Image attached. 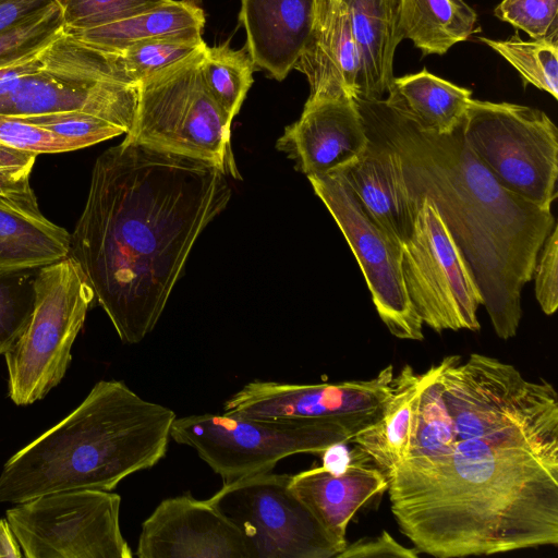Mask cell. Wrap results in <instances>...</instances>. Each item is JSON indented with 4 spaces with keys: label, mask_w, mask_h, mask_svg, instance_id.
I'll return each mask as SVG.
<instances>
[{
    "label": "cell",
    "mask_w": 558,
    "mask_h": 558,
    "mask_svg": "<svg viewBox=\"0 0 558 558\" xmlns=\"http://www.w3.org/2000/svg\"><path fill=\"white\" fill-rule=\"evenodd\" d=\"M445 451L388 477L392 514L418 553L457 558L558 545V396L472 353L441 365Z\"/></svg>",
    "instance_id": "6da1fadb"
},
{
    "label": "cell",
    "mask_w": 558,
    "mask_h": 558,
    "mask_svg": "<svg viewBox=\"0 0 558 558\" xmlns=\"http://www.w3.org/2000/svg\"><path fill=\"white\" fill-rule=\"evenodd\" d=\"M231 194L216 166L125 140L96 159L70 255L124 343L155 328L193 245Z\"/></svg>",
    "instance_id": "7a4b0ae2"
},
{
    "label": "cell",
    "mask_w": 558,
    "mask_h": 558,
    "mask_svg": "<svg viewBox=\"0 0 558 558\" xmlns=\"http://www.w3.org/2000/svg\"><path fill=\"white\" fill-rule=\"evenodd\" d=\"M367 134L399 155L411 201L437 207L465 259L496 335H517L521 293L556 220L504 189L464 142L460 125L450 135L423 131L383 100H356Z\"/></svg>",
    "instance_id": "3957f363"
},
{
    "label": "cell",
    "mask_w": 558,
    "mask_h": 558,
    "mask_svg": "<svg viewBox=\"0 0 558 558\" xmlns=\"http://www.w3.org/2000/svg\"><path fill=\"white\" fill-rule=\"evenodd\" d=\"M175 417L122 381L100 380L72 413L5 462L0 502L72 489L112 490L165 457Z\"/></svg>",
    "instance_id": "277c9868"
},
{
    "label": "cell",
    "mask_w": 558,
    "mask_h": 558,
    "mask_svg": "<svg viewBox=\"0 0 558 558\" xmlns=\"http://www.w3.org/2000/svg\"><path fill=\"white\" fill-rule=\"evenodd\" d=\"M384 411V409H383ZM381 412L350 420H283L227 414L175 417L171 438L193 448L223 483L270 472L283 458L318 454L338 442H350Z\"/></svg>",
    "instance_id": "5b68a950"
},
{
    "label": "cell",
    "mask_w": 558,
    "mask_h": 558,
    "mask_svg": "<svg viewBox=\"0 0 558 558\" xmlns=\"http://www.w3.org/2000/svg\"><path fill=\"white\" fill-rule=\"evenodd\" d=\"M207 45L137 85V104L124 140L216 166L239 178L232 157L231 121L202 75Z\"/></svg>",
    "instance_id": "8992f818"
},
{
    "label": "cell",
    "mask_w": 558,
    "mask_h": 558,
    "mask_svg": "<svg viewBox=\"0 0 558 558\" xmlns=\"http://www.w3.org/2000/svg\"><path fill=\"white\" fill-rule=\"evenodd\" d=\"M34 290L31 318L4 353L9 396L17 405L43 399L63 378L72 344L95 301L84 271L71 255L39 268Z\"/></svg>",
    "instance_id": "52a82bcc"
},
{
    "label": "cell",
    "mask_w": 558,
    "mask_h": 558,
    "mask_svg": "<svg viewBox=\"0 0 558 558\" xmlns=\"http://www.w3.org/2000/svg\"><path fill=\"white\" fill-rule=\"evenodd\" d=\"M461 135L506 190L544 209L557 197L558 130L542 110L471 99Z\"/></svg>",
    "instance_id": "ba28073f"
},
{
    "label": "cell",
    "mask_w": 558,
    "mask_h": 558,
    "mask_svg": "<svg viewBox=\"0 0 558 558\" xmlns=\"http://www.w3.org/2000/svg\"><path fill=\"white\" fill-rule=\"evenodd\" d=\"M120 505L110 490H64L17 504L7 521L27 558H132Z\"/></svg>",
    "instance_id": "9c48e42d"
},
{
    "label": "cell",
    "mask_w": 558,
    "mask_h": 558,
    "mask_svg": "<svg viewBox=\"0 0 558 558\" xmlns=\"http://www.w3.org/2000/svg\"><path fill=\"white\" fill-rule=\"evenodd\" d=\"M410 238L400 246L401 269L410 301L423 324L436 332L478 331L482 295L458 245L434 203L412 201Z\"/></svg>",
    "instance_id": "30bf717a"
},
{
    "label": "cell",
    "mask_w": 558,
    "mask_h": 558,
    "mask_svg": "<svg viewBox=\"0 0 558 558\" xmlns=\"http://www.w3.org/2000/svg\"><path fill=\"white\" fill-rule=\"evenodd\" d=\"M270 472L223 483L206 499L241 533L250 558H331L342 548L290 486Z\"/></svg>",
    "instance_id": "8fae6325"
},
{
    "label": "cell",
    "mask_w": 558,
    "mask_h": 558,
    "mask_svg": "<svg viewBox=\"0 0 558 558\" xmlns=\"http://www.w3.org/2000/svg\"><path fill=\"white\" fill-rule=\"evenodd\" d=\"M307 179L351 247L388 330L400 339L423 340V322L410 301L402 276L400 247L367 215L340 173Z\"/></svg>",
    "instance_id": "7c38bea8"
},
{
    "label": "cell",
    "mask_w": 558,
    "mask_h": 558,
    "mask_svg": "<svg viewBox=\"0 0 558 558\" xmlns=\"http://www.w3.org/2000/svg\"><path fill=\"white\" fill-rule=\"evenodd\" d=\"M395 388L392 365L368 380L289 384L253 380L223 403V414L283 420H350L381 412Z\"/></svg>",
    "instance_id": "4fadbf2b"
},
{
    "label": "cell",
    "mask_w": 558,
    "mask_h": 558,
    "mask_svg": "<svg viewBox=\"0 0 558 558\" xmlns=\"http://www.w3.org/2000/svg\"><path fill=\"white\" fill-rule=\"evenodd\" d=\"M38 54L0 69V114L29 117L75 110L110 121L125 134L131 130L137 86L69 85L46 73Z\"/></svg>",
    "instance_id": "5bb4252c"
},
{
    "label": "cell",
    "mask_w": 558,
    "mask_h": 558,
    "mask_svg": "<svg viewBox=\"0 0 558 558\" xmlns=\"http://www.w3.org/2000/svg\"><path fill=\"white\" fill-rule=\"evenodd\" d=\"M140 558H250L239 530L207 500H162L142 523Z\"/></svg>",
    "instance_id": "9a60e30c"
},
{
    "label": "cell",
    "mask_w": 558,
    "mask_h": 558,
    "mask_svg": "<svg viewBox=\"0 0 558 558\" xmlns=\"http://www.w3.org/2000/svg\"><path fill=\"white\" fill-rule=\"evenodd\" d=\"M369 136L351 98L307 99L300 119L287 126L278 149L307 177L339 172L366 149Z\"/></svg>",
    "instance_id": "2e32d148"
},
{
    "label": "cell",
    "mask_w": 558,
    "mask_h": 558,
    "mask_svg": "<svg viewBox=\"0 0 558 558\" xmlns=\"http://www.w3.org/2000/svg\"><path fill=\"white\" fill-rule=\"evenodd\" d=\"M293 70L307 78V99L359 98L361 61L342 0H314L311 28Z\"/></svg>",
    "instance_id": "e0dca14e"
},
{
    "label": "cell",
    "mask_w": 558,
    "mask_h": 558,
    "mask_svg": "<svg viewBox=\"0 0 558 558\" xmlns=\"http://www.w3.org/2000/svg\"><path fill=\"white\" fill-rule=\"evenodd\" d=\"M338 173L373 221L400 247L412 233L415 209L398 153L369 136L365 151Z\"/></svg>",
    "instance_id": "ac0fdd59"
},
{
    "label": "cell",
    "mask_w": 558,
    "mask_h": 558,
    "mask_svg": "<svg viewBox=\"0 0 558 558\" xmlns=\"http://www.w3.org/2000/svg\"><path fill=\"white\" fill-rule=\"evenodd\" d=\"M314 0H241L239 19L255 65L283 81L308 35Z\"/></svg>",
    "instance_id": "d6986e66"
},
{
    "label": "cell",
    "mask_w": 558,
    "mask_h": 558,
    "mask_svg": "<svg viewBox=\"0 0 558 558\" xmlns=\"http://www.w3.org/2000/svg\"><path fill=\"white\" fill-rule=\"evenodd\" d=\"M365 459L356 458L341 473H332L322 465L290 478L294 494L342 549L347 545V526L354 513L388 488L386 475L377 468L365 466L362 463Z\"/></svg>",
    "instance_id": "ffe728a7"
},
{
    "label": "cell",
    "mask_w": 558,
    "mask_h": 558,
    "mask_svg": "<svg viewBox=\"0 0 558 558\" xmlns=\"http://www.w3.org/2000/svg\"><path fill=\"white\" fill-rule=\"evenodd\" d=\"M71 253V234L48 220L26 185L0 192V271L39 269Z\"/></svg>",
    "instance_id": "44dd1931"
},
{
    "label": "cell",
    "mask_w": 558,
    "mask_h": 558,
    "mask_svg": "<svg viewBox=\"0 0 558 558\" xmlns=\"http://www.w3.org/2000/svg\"><path fill=\"white\" fill-rule=\"evenodd\" d=\"M342 1L348 9L361 61L357 99L383 100L395 78V51L402 40L399 0Z\"/></svg>",
    "instance_id": "7402d4cb"
},
{
    "label": "cell",
    "mask_w": 558,
    "mask_h": 558,
    "mask_svg": "<svg viewBox=\"0 0 558 558\" xmlns=\"http://www.w3.org/2000/svg\"><path fill=\"white\" fill-rule=\"evenodd\" d=\"M472 90L429 73L395 77L383 101L418 129L437 135H450L462 122L472 99Z\"/></svg>",
    "instance_id": "603a6c76"
},
{
    "label": "cell",
    "mask_w": 558,
    "mask_h": 558,
    "mask_svg": "<svg viewBox=\"0 0 558 558\" xmlns=\"http://www.w3.org/2000/svg\"><path fill=\"white\" fill-rule=\"evenodd\" d=\"M423 385L418 374L405 365L395 376V388L380 417L361 429L352 442L372 460L388 478L408 454Z\"/></svg>",
    "instance_id": "cb8c5ba5"
},
{
    "label": "cell",
    "mask_w": 558,
    "mask_h": 558,
    "mask_svg": "<svg viewBox=\"0 0 558 558\" xmlns=\"http://www.w3.org/2000/svg\"><path fill=\"white\" fill-rule=\"evenodd\" d=\"M205 14L195 0H170L156 9L107 25L64 31L94 47L121 51L162 38H202Z\"/></svg>",
    "instance_id": "d4e9b609"
},
{
    "label": "cell",
    "mask_w": 558,
    "mask_h": 558,
    "mask_svg": "<svg viewBox=\"0 0 558 558\" xmlns=\"http://www.w3.org/2000/svg\"><path fill=\"white\" fill-rule=\"evenodd\" d=\"M477 21L463 0H399V31L423 56L445 54L466 40Z\"/></svg>",
    "instance_id": "484cf974"
},
{
    "label": "cell",
    "mask_w": 558,
    "mask_h": 558,
    "mask_svg": "<svg viewBox=\"0 0 558 558\" xmlns=\"http://www.w3.org/2000/svg\"><path fill=\"white\" fill-rule=\"evenodd\" d=\"M41 69L54 78L77 87L102 83L131 85L114 51L86 44L64 31L38 54Z\"/></svg>",
    "instance_id": "4316f807"
},
{
    "label": "cell",
    "mask_w": 558,
    "mask_h": 558,
    "mask_svg": "<svg viewBox=\"0 0 558 558\" xmlns=\"http://www.w3.org/2000/svg\"><path fill=\"white\" fill-rule=\"evenodd\" d=\"M254 66L246 46L232 49L222 44L205 48L202 62L204 83L231 122L253 83Z\"/></svg>",
    "instance_id": "83f0119b"
},
{
    "label": "cell",
    "mask_w": 558,
    "mask_h": 558,
    "mask_svg": "<svg viewBox=\"0 0 558 558\" xmlns=\"http://www.w3.org/2000/svg\"><path fill=\"white\" fill-rule=\"evenodd\" d=\"M521 75L524 85L532 84L558 98V40L531 39L522 40L513 35L506 40L478 37Z\"/></svg>",
    "instance_id": "f1b7e54d"
},
{
    "label": "cell",
    "mask_w": 558,
    "mask_h": 558,
    "mask_svg": "<svg viewBox=\"0 0 558 558\" xmlns=\"http://www.w3.org/2000/svg\"><path fill=\"white\" fill-rule=\"evenodd\" d=\"M205 45L203 38H162L114 52L129 83L137 86L147 77L185 59Z\"/></svg>",
    "instance_id": "f546056e"
},
{
    "label": "cell",
    "mask_w": 558,
    "mask_h": 558,
    "mask_svg": "<svg viewBox=\"0 0 558 558\" xmlns=\"http://www.w3.org/2000/svg\"><path fill=\"white\" fill-rule=\"evenodd\" d=\"M32 270L0 271V354L16 342L33 313L36 274Z\"/></svg>",
    "instance_id": "4dcf8cb0"
},
{
    "label": "cell",
    "mask_w": 558,
    "mask_h": 558,
    "mask_svg": "<svg viewBox=\"0 0 558 558\" xmlns=\"http://www.w3.org/2000/svg\"><path fill=\"white\" fill-rule=\"evenodd\" d=\"M64 31L88 29L156 9L170 0H53Z\"/></svg>",
    "instance_id": "1f68e13d"
},
{
    "label": "cell",
    "mask_w": 558,
    "mask_h": 558,
    "mask_svg": "<svg viewBox=\"0 0 558 558\" xmlns=\"http://www.w3.org/2000/svg\"><path fill=\"white\" fill-rule=\"evenodd\" d=\"M63 31L61 14L54 3L40 16L0 34V69L38 54Z\"/></svg>",
    "instance_id": "d6a6232c"
},
{
    "label": "cell",
    "mask_w": 558,
    "mask_h": 558,
    "mask_svg": "<svg viewBox=\"0 0 558 558\" xmlns=\"http://www.w3.org/2000/svg\"><path fill=\"white\" fill-rule=\"evenodd\" d=\"M63 138L81 142L85 147L125 134L120 126L83 111H62L17 117Z\"/></svg>",
    "instance_id": "836d02e7"
},
{
    "label": "cell",
    "mask_w": 558,
    "mask_h": 558,
    "mask_svg": "<svg viewBox=\"0 0 558 558\" xmlns=\"http://www.w3.org/2000/svg\"><path fill=\"white\" fill-rule=\"evenodd\" d=\"M494 14L532 39L558 40V0H502Z\"/></svg>",
    "instance_id": "e575fe53"
},
{
    "label": "cell",
    "mask_w": 558,
    "mask_h": 558,
    "mask_svg": "<svg viewBox=\"0 0 558 558\" xmlns=\"http://www.w3.org/2000/svg\"><path fill=\"white\" fill-rule=\"evenodd\" d=\"M0 143L35 154L66 153L84 148V144L63 138L17 117L0 114Z\"/></svg>",
    "instance_id": "d590c367"
},
{
    "label": "cell",
    "mask_w": 558,
    "mask_h": 558,
    "mask_svg": "<svg viewBox=\"0 0 558 558\" xmlns=\"http://www.w3.org/2000/svg\"><path fill=\"white\" fill-rule=\"evenodd\" d=\"M558 226L545 239L536 257L532 278L535 298L546 315H553L558 307Z\"/></svg>",
    "instance_id": "8d00e7d4"
},
{
    "label": "cell",
    "mask_w": 558,
    "mask_h": 558,
    "mask_svg": "<svg viewBox=\"0 0 558 558\" xmlns=\"http://www.w3.org/2000/svg\"><path fill=\"white\" fill-rule=\"evenodd\" d=\"M37 154L0 143V192L29 184V174Z\"/></svg>",
    "instance_id": "74e56055"
},
{
    "label": "cell",
    "mask_w": 558,
    "mask_h": 558,
    "mask_svg": "<svg viewBox=\"0 0 558 558\" xmlns=\"http://www.w3.org/2000/svg\"><path fill=\"white\" fill-rule=\"evenodd\" d=\"M415 548H408L398 543L387 531L376 537L361 538L345 547L336 556L337 558H368V557H404L418 556Z\"/></svg>",
    "instance_id": "f35d334b"
},
{
    "label": "cell",
    "mask_w": 558,
    "mask_h": 558,
    "mask_svg": "<svg viewBox=\"0 0 558 558\" xmlns=\"http://www.w3.org/2000/svg\"><path fill=\"white\" fill-rule=\"evenodd\" d=\"M54 3L53 0H0V34L40 16Z\"/></svg>",
    "instance_id": "ab89813d"
},
{
    "label": "cell",
    "mask_w": 558,
    "mask_h": 558,
    "mask_svg": "<svg viewBox=\"0 0 558 558\" xmlns=\"http://www.w3.org/2000/svg\"><path fill=\"white\" fill-rule=\"evenodd\" d=\"M345 444H335L322 452L325 469L336 474L341 473L357 458L350 453Z\"/></svg>",
    "instance_id": "60d3db41"
},
{
    "label": "cell",
    "mask_w": 558,
    "mask_h": 558,
    "mask_svg": "<svg viewBox=\"0 0 558 558\" xmlns=\"http://www.w3.org/2000/svg\"><path fill=\"white\" fill-rule=\"evenodd\" d=\"M21 547L9 523L0 519V557H21Z\"/></svg>",
    "instance_id": "b9f144b4"
}]
</instances>
